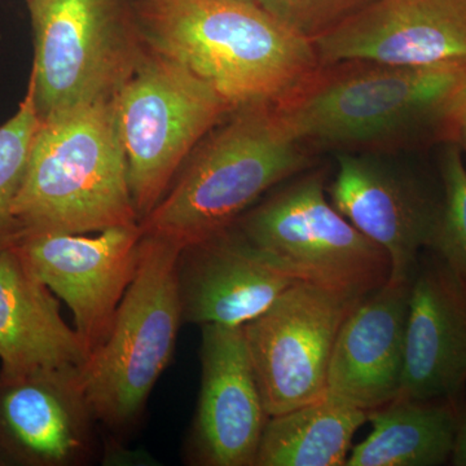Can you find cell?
I'll return each instance as SVG.
<instances>
[{
  "label": "cell",
  "mask_w": 466,
  "mask_h": 466,
  "mask_svg": "<svg viewBox=\"0 0 466 466\" xmlns=\"http://www.w3.org/2000/svg\"><path fill=\"white\" fill-rule=\"evenodd\" d=\"M465 96L466 64L343 60L320 64L275 108L303 146L379 148L420 137L453 143Z\"/></svg>",
  "instance_id": "cell-1"
},
{
  "label": "cell",
  "mask_w": 466,
  "mask_h": 466,
  "mask_svg": "<svg viewBox=\"0 0 466 466\" xmlns=\"http://www.w3.org/2000/svg\"><path fill=\"white\" fill-rule=\"evenodd\" d=\"M133 7L147 47L235 109L278 103L320 66L311 39L258 0H137Z\"/></svg>",
  "instance_id": "cell-2"
},
{
  "label": "cell",
  "mask_w": 466,
  "mask_h": 466,
  "mask_svg": "<svg viewBox=\"0 0 466 466\" xmlns=\"http://www.w3.org/2000/svg\"><path fill=\"white\" fill-rule=\"evenodd\" d=\"M275 103L238 106L193 150L177 182L148 216L143 233L186 248L225 231L260 196L312 167Z\"/></svg>",
  "instance_id": "cell-3"
},
{
  "label": "cell",
  "mask_w": 466,
  "mask_h": 466,
  "mask_svg": "<svg viewBox=\"0 0 466 466\" xmlns=\"http://www.w3.org/2000/svg\"><path fill=\"white\" fill-rule=\"evenodd\" d=\"M14 213L17 238L41 232L95 233L140 223L115 99L42 122Z\"/></svg>",
  "instance_id": "cell-4"
},
{
  "label": "cell",
  "mask_w": 466,
  "mask_h": 466,
  "mask_svg": "<svg viewBox=\"0 0 466 466\" xmlns=\"http://www.w3.org/2000/svg\"><path fill=\"white\" fill-rule=\"evenodd\" d=\"M180 250L143 233L137 272L108 337L79 368L92 415L110 428L133 424L173 358L183 321Z\"/></svg>",
  "instance_id": "cell-5"
},
{
  "label": "cell",
  "mask_w": 466,
  "mask_h": 466,
  "mask_svg": "<svg viewBox=\"0 0 466 466\" xmlns=\"http://www.w3.org/2000/svg\"><path fill=\"white\" fill-rule=\"evenodd\" d=\"M29 88L41 122L115 99L147 45L126 0H29Z\"/></svg>",
  "instance_id": "cell-6"
},
{
  "label": "cell",
  "mask_w": 466,
  "mask_h": 466,
  "mask_svg": "<svg viewBox=\"0 0 466 466\" xmlns=\"http://www.w3.org/2000/svg\"><path fill=\"white\" fill-rule=\"evenodd\" d=\"M115 109L139 220L198 144L235 110L208 82L149 47L116 92Z\"/></svg>",
  "instance_id": "cell-7"
},
{
  "label": "cell",
  "mask_w": 466,
  "mask_h": 466,
  "mask_svg": "<svg viewBox=\"0 0 466 466\" xmlns=\"http://www.w3.org/2000/svg\"><path fill=\"white\" fill-rule=\"evenodd\" d=\"M232 226L294 281L364 297L390 280L388 254L333 207L321 171L288 184Z\"/></svg>",
  "instance_id": "cell-8"
},
{
  "label": "cell",
  "mask_w": 466,
  "mask_h": 466,
  "mask_svg": "<svg viewBox=\"0 0 466 466\" xmlns=\"http://www.w3.org/2000/svg\"><path fill=\"white\" fill-rule=\"evenodd\" d=\"M361 299L297 281L244 325L267 415H281L327 395L334 341Z\"/></svg>",
  "instance_id": "cell-9"
},
{
  "label": "cell",
  "mask_w": 466,
  "mask_h": 466,
  "mask_svg": "<svg viewBox=\"0 0 466 466\" xmlns=\"http://www.w3.org/2000/svg\"><path fill=\"white\" fill-rule=\"evenodd\" d=\"M140 223L90 233L41 232L17 238L35 275L73 312L90 355L106 337L133 281L139 259Z\"/></svg>",
  "instance_id": "cell-10"
},
{
  "label": "cell",
  "mask_w": 466,
  "mask_h": 466,
  "mask_svg": "<svg viewBox=\"0 0 466 466\" xmlns=\"http://www.w3.org/2000/svg\"><path fill=\"white\" fill-rule=\"evenodd\" d=\"M311 41L319 64H466V0H373Z\"/></svg>",
  "instance_id": "cell-11"
},
{
  "label": "cell",
  "mask_w": 466,
  "mask_h": 466,
  "mask_svg": "<svg viewBox=\"0 0 466 466\" xmlns=\"http://www.w3.org/2000/svg\"><path fill=\"white\" fill-rule=\"evenodd\" d=\"M333 207L390 258L391 283L412 280L431 247L441 201L412 175L381 158L342 152L327 188Z\"/></svg>",
  "instance_id": "cell-12"
},
{
  "label": "cell",
  "mask_w": 466,
  "mask_h": 466,
  "mask_svg": "<svg viewBox=\"0 0 466 466\" xmlns=\"http://www.w3.org/2000/svg\"><path fill=\"white\" fill-rule=\"evenodd\" d=\"M201 391L193 426L196 464L254 466L268 420L244 325H202Z\"/></svg>",
  "instance_id": "cell-13"
},
{
  "label": "cell",
  "mask_w": 466,
  "mask_h": 466,
  "mask_svg": "<svg viewBox=\"0 0 466 466\" xmlns=\"http://www.w3.org/2000/svg\"><path fill=\"white\" fill-rule=\"evenodd\" d=\"M465 391L466 283L434 251L429 258L421 253L410 281L398 397L458 403Z\"/></svg>",
  "instance_id": "cell-14"
},
{
  "label": "cell",
  "mask_w": 466,
  "mask_h": 466,
  "mask_svg": "<svg viewBox=\"0 0 466 466\" xmlns=\"http://www.w3.org/2000/svg\"><path fill=\"white\" fill-rule=\"evenodd\" d=\"M92 415L79 368L0 375V465L66 466L90 451Z\"/></svg>",
  "instance_id": "cell-15"
},
{
  "label": "cell",
  "mask_w": 466,
  "mask_h": 466,
  "mask_svg": "<svg viewBox=\"0 0 466 466\" xmlns=\"http://www.w3.org/2000/svg\"><path fill=\"white\" fill-rule=\"evenodd\" d=\"M177 278L183 320L201 327H242L297 283L233 226L183 248Z\"/></svg>",
  "instance_id": "cell-16"
},
{
  "label": "cell",
  "mask_w": 466,
  "mask_h": 466,
  "mask_svg": "<svg viewBox=\"0 0 466 466\" xmlns=\"http://www.w3.org/2000/svg\"><path fill=\"white\" fill-rule=\"evenodd\" d=\"M410 281H388L349 312L330 355L328 397L370 412L400 395Z\"/></svg>",
  "instance_id": "cell-17"
},
{
  "label": "cell",
  "mask_w": 466,
  "mask_h": 466,
  "mask_svg": "<svg viewBox=\"0 0 466 466\" xmlns=\"http://www.w3.org/2000/svg\"><path fill=\"white\" fill-rule=\"evenodd\" d=\"M90 351L16 247L0 253V375L7 380L81 368Z\"/></svg>",
  "instance_id": "cell-18"
},
{
  "label": "cell",
  "mask_w": 466,
  "mask_h": 466,
  "mask_svg": "<svg viewBox=\"0 0 466 466\" xmlns=\"http://www.w3.org/2000/svg\"><path fill=\"white\" fill-rule=\"evenodd\" d=\"M370 433L346 466H438L451 460L456 403L395 398L368 412Z\"/></svg>",
  "instance_id": "cell-19"
},
{
  "label": "cell",
  "mask_w": 466,
  "mask_h": 466,
  "mask_svg": "<svg viewBox=\"0 0 466 466\" xmlns=\"http://www.w3.org/2000/svg\"><path fill=\"white\" fill-rule=\"evenodd\" d=\"M368 412L325 395L269 416L254 466H345Z\"/></svg>",
  "instance_id": "cell-20"
},
{
  "label": "cell",
  "mask_w": 466,
  "mask_h": 466,
  "mask_svg": "<svg viewBox=\"0 0 466 466\" xmlns=\"http://www.w3.org/2000/svg\"><path fill=\"white\" fill-rule=\"evenodd\" d=\"M41 119L27 88L18 110L0 126V253L16 244L15 201L25 174L27 159Z\"/></svg>",
  "instance_id": "cell-21"
},
{
  "label": "cell",
  "mask_w": 466,
  "mask_h": 466,
  "mask_svg": "<svg viewBox=\"0 0 466 466\" xmlns=\"http://www.w3.org/2000/svg\"><path fill=\"white\" fill-rule=\"evenodd\" d=\"M443 184L431 247L466 283V167L461 147L450 143L441 159Z\"/></svg>",
  "instance_id": "cell-22"
},
{
  "label": "cell",
  "mask_w": 466,
  "mask_h": 466,
  "mask_svg": "<svg viewBox=\"0 0 466 466\" xmlns=\"http://www.w3.org/2000/svg\"><path fill=\"white\" fill-rule=\"evenodd\" d=\"M288 25L312 39L373 0H258Z\"/></svg>",
  "instance_id": "cell-23"
},
{
  "label": "cell",
  "mask_w": 466,
  "mask_h": 466,
  "mask_svg": "<svg viewBox=\"0 0 466 466\" xmlns=\"http://www.w3.org/2000/svg\"><path fill=\"white\" fill-rule=\"evenodd\" d=\"M450 461L456 466H466V391L456 403L455 438Z\"/></svg>",
  "instance_id": "cell-24"
},
{
  "label": "cell",
  "mask_w": 466,
  "mask_h": 466,
  "mask_svg": "<svg viewBox=\"0 0 466 466\" xmlns=\"http://www.w3.org/2000/svg\"><path fill=\"white\" fill-rule=\"evenodd\" d=\"M453 143L459 144L466 152V96L460 106L458 118L455 125V140Z\"/></svg>",
  "instance_id": "cell-25"
},
{
  "label": "cell",
  "mask_w": 466,
  "mask_h": 466,
  "mask_svg": "<svg viewBox=\"0 0 466 466\" xmlns=\"http://www.w3.org/2000/svg\"><path fill=\"white\" fill-rule=\"evenodd\" d=\"M25 2H29V0H25Z\"/></svg>",
  "instance_id": "cell-26"
}]
</instances>
